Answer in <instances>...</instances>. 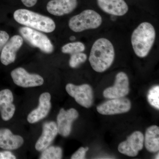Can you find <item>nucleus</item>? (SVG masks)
<instances>
[{
    "instance_id": "nucleus-29",
    "label": "nucleus",
    "mask_w": 159,
    "mask_h": 159,
    "mask_svg": "<svg viewBox=\"0 0 159 159\" xmlns=\"http://www.w3.org/2000/svg\"><path fill=\"white\" fill-rule=\"evenodd\" d=\"M159 153L158 154V155H157V156H156V159H159Z\"/></svg>"
},
{
    "instance_id": "nucleus-10",
    "label": "nucleus",
    "mask_w": 159,
    "mask_h": 159,
    "mask_svg": "<svg viewBox=\"0 0 159 159\" xmlns=\"http://www.w3.org/2000/svg\"><path fill=\"white\" fill-rule=\"evenodd\" d=\"M144 137L142 132H134L127 140L120 143L118 150L120 153L129 157H136L143 147Z\"/></svg>"
},
{
    "instance_id": "nucleus-6",
    "label": "nucleus",
    "mask_w": 159,
    "mask_h": 159,
    "mask_svg": "<svg viewBox=\"0 0 159 159\" xmlns=\"http://www.w3.org/2000/svg\"><path fill=\"white\" fill-rule=\"evenodd\" d=\"M66 89L69 95L74 98L80 105L85 108H89L93 105V93L89 84L76 85L70 83L66 86Z\"/></svg>"
},
{
    "instance_id": "nucleus-25",
    "label": "nucleus",
    "mask_w": 159,
    "mask_h": 159,
    "mask_svg": "<svg viewBox=\"0 0 159 159\" xmlns=\"http://www.w3.org/2000/svg\"><path fill=\"white\" fill-rule=\"evenodd\" d=\"M9 35L6 31H0V52L9 39Z\"/></svg>"
},
{
    "instance_id": "nucleus-19",
    "label": "nucleus",
    "mask_w": 159,
    "mask_h": 159,
    "mask_svg": "<svg viewBox=\"0 0 159 159\" xmlns=\"http://www.w3.org/2000/svg\"><path fill=\"white\" fill-rule=\"evenodd\" d=\"M145 146L147 150L156 152L159 150V128L153 125L148 127L145 135Z\"/></svg>"
},
{
    "instance_id": "nucleus-2",
    "label": "nucleus",
    "mask_w": 159,
    "mask_h": 159,
    "mask_svg": "<svg viewBox=\"0 0 159 159\" xmlns=\"http://www.w3.org/2000/svg\"><path fill=\"white\" fill-rule=\"evenodd\" d=\"M155 29L150 23H141L135 29L131 42L135 54L143 58L147 56L151 50L156 39Z\"/></svg>"
},
{
    "instance_id": "nucleus-27",
    "label": "nucleus",
    "mask_w": 159,
    "mask_h": 159,
    "mask_svg": "<svg viewBox=\"0 0 159 159\" xmlns=\"http://www.w3.org/2000/svg\"><path fill=\"white\" fill-rule=\"evenodd\" d=\"M38 0H21L23 4L28 7L34 6L37 3Z\"/></svg>"
},
{
    "instance_id": "nucleus-1",
    "label": "nucleus",
    "mask_w": 159,
    "mask_h": 159,
    "mask_svg": "<svg viewBox=\"0 0 159 159\" xmlns=\"http://www.w3.org/2000/svg\"><path fill=\"white\" fill-rule=\"evenodd\" d=\"M115 57V49L110 41L105 38H100L97 40L92 46L89 61L94 70L102 73L110 67Z\"/></svg>"
},
{
    "instance_id": "nucleus-20",
    "label": "nucleus",
    "mask_w": 159,
    "mask_h": 159,
    "mask_svg": "<svg viewBox=\"0 0 159 159\" xmlns=\"http://www.w3.org/2000/svg\"><path fill=\"white\" fill-rule=\"evenodd\" d=\"M62 150L59 147L51 146L43 151L40 157L41 159H60L62 158Z\"/></svg>"
},
{
    "instance_id": "nucleus-12",
    "label": "nucleus",
    "mask_w": 159,
    "mask_h": 159,
    "mask_svg": "<svg viewBox=\"0 0 159 159\" xmlns=\"http://www.w3.org/2000/svg\"><path fill=\"white\" fill-rule=\"evenodd\" d=\"M78 116L79 114L75 109L70 108L66 111L61 108L57 116L58 133L63 137L68 136L71 133L73 122Z\"/></svg>"
},
{
    "instance_id": "nucleus-8",
    "label": "nucleus",
    "mask_w": 159,
    "mask_h": 159,
    "mask_svg": "<svg viewBox=\"0 0 159 159\" xmlns=\"http://www.w3.org/2000/svg\"><path fill=\"white\" fill-rule=\"evenodd\" d=\"M129 81L128 76L124 72L118 73L116 76L115 84L103 91V96L112 99L125 97L129 92Z\"/></svg>"
},
{
    "instance_id": "nucleus-11",
    "label": "nucleus",
    "mask_w": 159,
    "mask_h": 159,
    "mask_svg": "<svg viewBox=\"0 0 159 159\" xmlns=\"http://www.w3.org/2000/svg\"><path fill=\"white\" fill-rule=\"evenodd\" d=\"M23 39L18 35H15L9 39L1 51L0 60L4 65L8 66L14 62L16 53L22 46Z\"/></svg>"
},
{
    "instance_id": "nucleus-28",
    "label": "nucleus",
    "mask_w": 159,
    "mask_h": 159,
    "mask_svg": "<svg viewBox=\"0 0 159 159\" xmlns=\"http://www.w3.org/2000/svg\"><path fill=\"white\" fill-rule=\"evenodd\" d=\"M75 39H76V38H75V36H72L70 37V39L71 40H74Z\"/></svg>"
},
{
    "instance_id": "nucleus-24",
    "label": "nucleus",
    "mask_w": 159,
    "mask_h": 159,
    "mask_svg": "<svg viewBox=\"0 0 159 159\" xmlns=\"http://www.w3.org/2000/svg\"><path fill=\"white\" fill-rule=\"evenodd\" d=\"M89 150L88 147L84 148L80 147L78 150L75 152L71 157L72 159H83L85 158L86 152Z\"/></svg>"
},
{
    "instance_id": "nucleus-16",
    "label": "nucleus",
    "mask_w": 159,
    "mask_h": 159,
    "mask_svg": "<svg viewBox=\"0 0 159 159\" xmlns=\"http://www.w3.org/2000/svg\"><path fill=\"white\" fill-rule=\"evenodd\" d=\"M100 9L115 16H122L128 11V6L124 0H97Z\"/></svg>"
},
{
    "instance_id": "nucleus-15",
    "label": "nucleus",
    "mask_w": 159,
    "mask_h": 159,
    "mask_svg": "<svg viewBox=\"0 0 159 159\" xmlns=\"http://www.w3.org/2000/svg\"><path fill=\"white\" fill-rule=\"evenodd\" d=\"M58 133L57 124L54 122H46L43 126V133L35 144L38 151H43L48 147Z\"/></svg>"
},
{
    "instance_id": "nucleus-9",
    "label": "nucleus",
    "mask_w": 159,
    "mask_h": 159,
    "mask_svg": "<svg viewBox=\"0 0 159 159\" xmlns=\"http://www.w3.org/2000/svg\"><path fill=\"white\" fill-rule=\"evenodd\" d=\"M131 102L126 98L111 99L97 107V111L103 115L124 113L130 110Z\"/></svg>"
},
{
    "instance_id": "nucleus-18",
    "label": "nucleus",
    "mask_w": 159,
    "mask_h": 159,
    "mask_svg": "<svg viewBox=\"0 0 159 159\" xmlns=\"http://www.w3.org/2000/svg\"><path fill=\"white\" fill-rule=\"evenodd\" d=\"M22 137L12 134L8 129H0V148L12 150L20 148L24 144Z\"/></svg>"
},
{
    "instance_id": "nucleus-22",
    "label": "nucleus",
    "mask_w": 159,
    "mask_h": 159,
    "mask_svg": "<svg viewBox=\"0 0 159 159\" xmlns=\"http://www.w3.org/2000/svg\"><path fill=\"white\" fill-rule=\"evenodd\" d=\"M148 100L151 105L157 109H159V86H155L149 90Z\"/></svg>"
},
{
    "instance_id": "nucleus-7",
    "label": "nucleus",
    "mask_w": 159,
    "mask_h": 159,
    "mask_svg": "<svg viewBox=\"0 0 159 159\" xmlns=\"http://www.w3.org/2000/svg\"><path fill=\"white\" fill-rule=\"evenodd\" d=\"M11 78L16 85L23 88L34 87L43 85V78L36 74L28 73L23 68H17L11 71Z\"/></svg>"
},
{
    "instance_id": "nucleus-3",
    "label": "nucleus",
    "mask_w": 159,
    "mask_h": 159,
    "mask_svg": "<svg viewBox=\"0 0 159 159\" xmlns=\"http://www.w3.org/2000/svg\"><path fill=\"white\" fill-rule=\"evenodd\" d=\"M13 16L21 25L46 33L53 32L56 28L55 22L51 18L28 9H18Z\"/></svg>"
},
{
    "instance_id": "nucleus-4",
    "label": "nucleus",
    "mask_w": 159,
    "mask_h": 159,
    "mask_svg": "<svg viewBox=\"0 0 159 159\" xmlns=\"http://www.w3.org/2000/svg\"><path fill=\"white\" fill-rule=\"evenodd\" d=\"M102 23V17L98 12L91 9H87L71 18L69 21V26L72 31L80 32L97 29Z\"/></svg>"
},
{
    "instance_id": "nucleus-17",
    "label": "nucleus",
    "mask_w": 159,
    "mask_h": 159,
    "mask_svg": "<svg viewBox=\"0 0 159 159\" xmlns=\"http://www.w3.org/2000/svg\"><path fill=\"white\" fill-rule=\"evenodd\" d=\"M13 96L8 89L0 91V112L4 121H9L13 117L16 110L13 104Z\"/></svg>"
},
{
    "instance_id": "nucleus-23",
    "label": "nucleus",
    "mask_w": 159,
    "mask_h": 159,
    "mask_svg": "<svg viewBox=\"0 0 159 159\" xmlns=\"http://www.w3.org/2000/svg\"><path fill=\"white\" fill-rule=\"evenodd\" d=\"M87 59L86 54L82 52L73 54L71 55L69 61V65L71 67L75 68L79 66L81 64L85 62Z\"/></svg>"
},
{
    "instance_id": "nucleus-13",
    "label": "nucleus",
    "mask_w": 159,
    "mask_h": 159,
    "mask_svg": "<svg viewBox=\"0 0 159 159\" xmlns=\"http://www.w3.org/2000/svg\"><path fill=\"white\" fill-rule=\"evenodd\" d=\"M51 95L48 93H43L40 95L39 105L29 114L27 118L29 123H36L48 116L51 109Z\"/></svg>"
},
{
    "instance_id": "nucleus-26",
    "label": "nucleus",
    "mask_w": 159,
    "mask_h": 159,
    "mask_svg": "<svg viewBox=\"0 0 159 159\" xmlns=\"http://www.w3.org/2000/svg\"><path fill=\"white\" fill-rule=\"evenodd\" d=\"M16 157L9 151L0 152V159H15Z\"/></svg>"
},
{
    "instance_id": "nucleus-21",
    "label": "nucleus",
    "mask_w": 159,
    "mask_h": 159,
    "mask_svg": "<svg viewBox=\"0 0 159 159\" xmlns=\"http://www.w3.org/2000/svg\"><path fill=\"white\" fill-rule=\"evenodd\" d=\"M85 47L82 43L80 42L69 43L63 46L61 51L64 54H71L80 53L84 51Z\"/></svg>"
},
{
    "instance_id": "nucleus-14",
    "label": "nucleus",
    "mask_w": 159,
    "mask_h": 159,
    "mask_svg": "<svg viewBox=\"0 0 159 159\" xmlns=\"http://www.w3.org/2000/svg\"><path fill=\"white\" fill-rule=\"evenodd\" d=\"M77 6V0H51L47 4V9L49 13L62 16L70 14Z\"/></svg>"
},
{
    "instance_id": "nucleus-5",
    "label": "nucleus",
    "mask_w": 159,
    "mask_h": 159,
    "mask_svg": "<svg viewBox=\"0 0 159 159\" xmlns=\"http://www.w3.org/2000/svg\"><path fill=\"white\" fill-rule=\"evenodd\" d=\"M20 32L30 44L38 48L44 53L51 54L54 51V46L51 40L43 33L28 27H22Z\"/></svg>"
}]
</instances>
